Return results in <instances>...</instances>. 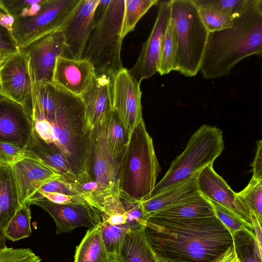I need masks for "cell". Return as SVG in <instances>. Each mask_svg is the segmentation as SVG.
Instances as JSON below:
<instances>
[{"label":"cell","instance_id":"277c9868","mask_svg":"<svg viewBox=\"0 0 262 262\" xmlns=\"http://www.w3.org/2000/svg\"><path fill=\"white\" fill-rule=\"evenodd\" d=\"M124 9V0H100L96 9L82 58L93 64L97 75L113 77L124 68L121 58Z\"/></svg>","mask_w":262,"mask_h":262},{"label":"cell","instance_id":"ba28073f","mask_svg":"<svg viewBox=\"0 0 262 262\" xmlns=\"http://www.w3.org/2000/svg\"><path fill=\"white\" fill-rule=\"evenodd\" d=\"M80 0H42L34 16L14 18L12 34L19 48L60 30Z\"/></svg>","mask_w":262,"mask_h":262},{"label":"cell","instance_id":"9a60e30c","mask_svg":"<svg viewBox=\"0 0 262 262\" xmlns=\"http://www.w3.org/2000/svg\"><path fill=\"white\" fill-rule=\"evenodd\" d=\"M100 0H80L60 30L65 39L66 49L63 56L82 58L91 32L96 9Z\"/></svg>","mask_w":262,"mask_h":262},{"label":"cell","instance_id":"9c48e42d","mask_svg":"<svg viewBox=\"0 0 262 262\" xmlns=\"http://www.w3.org/2000/svg\"><path fill=\"white\" fill-rule=\"evenodd\" d=\"M103 123L97 124L88 134V172L98 183L104 196H120L118 182L120 160H114L111 155Z\"/></svg>","mask_w":262,"mask_h":262},{"label":"cell","instance_id":"f907efd6","mask_svg":"<svg viewBox=\"0 0 262 262\" xmlns=\"http://www.w3.org/2000/svg\"><path fill=\"white\" fill-rule=\"evenodd\" d=\"M5 57L0 54V63L4 59Z\"/></svg>","mask_w":262,"mask_h":262},{"label":"cell","instance_id":"ab89813d","mask_svg":"<svg viewBox=\"0 0 262 262\" xmlns=\"http://www.w3.org/2000/svg\"><path fill=\"white\" fill-rule=\"evenodd\" d=\"M43 198L54 203L58 204H90L83 198L72 196L55 192H46L38 190L27 203L32 200Z\"/></svg>","mask_w":262,"mask_h":262},{"label":"cell","instance_id":"4fadbf2b","mask_svg":"<svg viewBox=\"0 0 262 262\" xmlns=\"http://www.w3.org/2000/svg\"><path fill=\"white\" fill-rule=\"evenodd\" d=\"M158 3V14L151 32L142 45L136 62L128 70L130 75L139 84L158 72L162 39L169 22L170 0Z\"/></svg>","mask_w":262,"mask_h":262},{"label":"cell","instance_id":"ffe728a7","mask_svg":"<svg viewBox=\"0 0 262 262\" xmlns=\"http://www.w3.org/2000/svg\"><path fill=\"white\" fill-rule=\"evenodd\" d=\"M33 132L32 120L26 107L0 96V141L26 147Z\"/></svg>","mask_w":262,"mask_h":262},{"label":"cell","instance_id":"f1b7e54d","mask_svg":"<svg viewBox=\"0 0 262 262\" xmlns=\"http://www.w3.org/2000/svg\"><path fill=\"white\" fill-rule=\"evenodd\" d=\"M29 206L26 204L21 205L0 232L6 239L15 242L31 235V212Z\"/></svg>","mask_w":262,"mask_h":262},{"label":"cell","instance_id":"7a4b0ae2","mask_svg":"<svg viewBox=\"0 0 262 262\" xmlns=\"http://www.w3.org/2000/svg\"><path fill=\"white\" fill-rule=\"evenodd\" d=\"M145 232L161 262H213L233 244L215 215L189 219L148 216Z\"/></svg>","mask_w":262,"mask_h":262},{"label":"cell","instance_id":"f6af8a7d","mask_svg":"<svg viewBox=\"0 0 262 262\" xmlns=\"http://www.w3.org/2000/svg\"><path fill=\"white\" fill-rule=\"evenodd\" d=\"M249 213L250 215L251 222L253 227V232L255 235L259 249L261 252V225L259 224L256 216L251 211H249Z\"/></svg>","mask_w":262,"mask_h":262},{"label":"cell","instance_id":"8d00e7d4","mask_svg":"<svg viewBox=\"0 0 262 262\" xmlns=\"http://www.w3.org/2000/svg\"><path fill=\"white\" fill-rule=\"evenodd\" d=\"M32 152L18 144L0 141V164L12 166L27 157Z\"/></svg>","mask_w":262,"mask_h":262},{"label":"cell","instance_id":"d4e9b609","mask_svg":"<svg viewBox=\"0 0 262 262\" xmlns=\"http://www.w3.org/2000/svg\"><path fill=\"white\" fill-rule=\"evenodd\" d=\"M20 206L11 167L0 165V232Z\"/></svg>","mask_w":262,"mask_h":262},{"label":"cell","instance_id":"ac0fdd59","mask_svg":"<svg viewBox=\"0 0 262 262\" xmlns=\"http://www.w3.org/2000/svg\"><path fill=\"white\" fill-rule=\"evenodd\" d=\"M93 64L86 59L57 57L52 84L56 88L80 97L95 76Z\"/></svg>","mask_w":262,"mask_h":262},{"label":"cell","instance_id":"83f0119b","mask_svg":"<svg viewBox=\"0 0 262 262\" xmlns=\"http://www.w3.org/2000/svg\"><path fill=\"white\" fill-rule=\"evenodd\" d=\"M231 234L233 246L240 262H261V252L253 231L247 229Z\"/></svg>","mask_w":262,"mask_h":262},{"label":"cell","instance_id":"484cf974","mask_svg":"<svg viewBox=\"0 0 262 262\" xmlns=\"http://www.w3.org/2000/svg\"><path fill=\"white\" fill-rule=\"evenodd\" d=\"M100 224L87 231L76 248L74 262H113L114 260V257L105 249Z\"/></svg>","mask_w":262,"mask_h":262},{"label":"cell","instance_id":"3957f363","mask_svg":"<svg viewBox=\"0 0 262 262\" xmlns=\"http://www.w3.org/2000/svg\"><path fill=\"white\" fill-rule=\"evenodd\" d=\"M254 55L262 56V0L234 17L231 28L209 33L200 71L207 79L226 76Z\"/></svg>","mask_w":262,"mask_h":262},{"label":"cell","instance_id":"5b68a950","mask_svg":"<svg viewBox=\"0 0 262 262\" xmlns=\"http://www.w3.org/2000/svg\"><path fill=\"white\" fill-rule=\"evenodd\" d=\"M160 170L152 139L143 120L128 138L121 156L118 175L120 195L141 202L148 200Z\"/></svg>","mask_w":262,"mask_h":262},{"label":"cell","instance_id":"ee69618b","mask_svg":"<svg viewBox=\"0 0 262 262\" xmlns=\"http://www.w3.org/2000/svg\"><path fill=\"white\" fill-rule=\"evenodd\" d=\"M252 177L255 179H262V141L257 142L255 155L251 164Z\"/></svg>","mask_w":262,"mask_h":262},{"label":"cell","instance_id":"603a6c76","mask_svg":"<svg viewBox=\"0 0 262 262\" xmlns=\"http://www.w3.org/2000/svg\"><path fill=\"white\" fill-rule=\"evenodd\" d=\"M214 215L215 213L210 201L198 192L172 206L151 213L147 216L189 219Z\"/></svg>","mask_w":262,"mask_h":262},{"label":"cell","instance_id":"6da1fadb","mask_svg":"<svg viewBox=\"0 0 262 262\" xmlns=\"http://www.w3.org/2000/svg\"><path fill=\"white\" fill-rule=\"evenodd\" d=\"M25 107L34 131L58 148L73 172L87 171L88 135L83 132L84 107L80 98L52 83H33L31 99Z\"/></svg>","mask_w":262,"mask_h":262},{"label":"cell","instance_id":"52a82bcc","mask_svg":"<svg viewBox=\"0 0 262 262\" xmlns=\"http://www.w3.org/2000/svg\"><path fill=\"white\" fill-rule=\"evenodd\" d=\"M222 130L202 125L189 139L183 151L171 162L165 176L155 186L150 198L156 196L213 164L224 148Z\"/></svg>","mask_w":262,"mask_h":262},{"label":"cell","instance_id":"f546056e","mask_svg":"<svg viewBox=\"0 0 262 262\" xmlns=\"http://www.w3.org/2000/svg\"><path fill=\"white\" fill-rule=\"evenodd\" d=\"M158 0H124L122 34L123 38L133 31L141 17Z\"/></svg>","mask_w":262,"mask_h":262},{"label":"cell","instance_id":"7bdbcfd3","mask_svg":"<svg viewBox=\"0 0 262 262\" xmlns=\"http://www.w3.org/2000/svg\"><path fill=\"white\" fill-rule=\"evenodd\" d=\"M38 190L46 192H55L72 196H79L74 190L72 183L66 181L62 178L45 184Z\"/></svg>","mask_w":262,"mask_h":262},{"label":"cell","instance_id":"60d3db41","mask_svg":"<svg viewBox=\"0 0 262 262\" xmlns=\"http://www.w3.org/2000/svg\"><path fill=\"white\" fill-rule=\"evenodd\" d=\"M103 221L110 216L118 214H126V211L120 196L108 195L105 196L102 204Z\"/></svg>","mask_w":262,"mask_h":262},{"label":"cell","instance_id":"d6986e66","mask_svg":"<svg viewBox=\"0 0 262 262\" xmlns=\"http://www.w3.org/2000/svg\"><path fill=\"white\" fill-rule=\"evenodd\" d=\"M199 192L206 198L213 201L235 213L251 224L250 213L223 178L214 170L213 164L203 168L197 178Z\"/></svg>","mask_w":262,"mask_h":262},{"label":"cell","instance_id":"4dcf8cb0","mask_svg":"<svg viewBox=\"0 0 262 262\" xmlns=\"http://www.w3.org/2000/svg\"><path fill=\"white\" fill-rule=\"evenodd\" d=\"M170 20V19H169ZM177 49L171 26L169 22L161 44L158 72L163 75L177 71Z\"/></svg>","mask_w":262,"mask_h":262},{"label":"cell","instance_id":"e575fe53","mask_svg":"<svg viewBox=\"0 0 262 262\" xmlns=\"http://www.w3.org/2000/svg\"><path fill=\"white\" fill-rule=\"evenodd\" d=\"M101 236L107 252L114 257L117 253L123 238L128 230L125 224L113 225L107 221L100 224Z\"/></svg>","mask_w":262,"mask_h":262},{"label":"cell","instance_id":"7dc6e473","mask_svg":"<svg viewBox=\"0 0 262 262\" xmlns=\"http://www.w3.org/2000/svg\"><path fill=\"white\" fill-rule=\"evenodd\" d=\"M213 262H240L233 245Z\"/></svg>","mask_w":262,"mask_h":262},{"label":"cell","instance_id":"bcb514c9","mask_svg":"<svg viewBox=\"0 0 262 262\" xmlns=\"http://www.w3.org/2000/svg\"><path fill=\"white\" fill-rule=\"evenodd\" d=\"M14 18L0 6V25L12 34Z\"/></svg>","mask_w":262,"mask_h":262},{"label":"cell","instance_id":"816d5d0a","mask_svg":"<svg viewBox=\"0 0 262 262\" xmlns=\"http://www.w3.org/2000/svg\"><path fill=\"white\" fill-rule=\"evenodd\" d=\"M113 262H117V261L114 260Z\"/></svg>","mask_w":262,"mask_h":262},{"label":"cell","instance_id":"2e32d148","mask_svg":"<svg viewBox=\"0 0 262 262\" xmlns=\"http://www.w3.org/2000/svg\"><path fill=\"white\" fill-rule=\"evenodd\" d=\"M20 205L26 204L39 189L62 176L33 153L11 166Z\"/></svg>","mask_w":262,"mask_h":262},{"label":"cell","instance_id":"5bb4252c","mask_svg":"<svg viewBox=\"0 0 262 262\" xmlns=\"http://www.w3.org/2000/svg\"><path fill=\"white\" fill-rule=\"evenodd\" d=\"M27 204L37 205L49 213L55 223L56 234L70 232L79 227L91 229L103 220L102 212L90 204H58L43 198Z\"/></svg>","mask_w":262,"mask_h":262},{"label":"cell","instance_id":"7c38bea8","mask_svg":"<svg viewBox=\"0 0 262 262\" xmlns=\"http://www.w3.org/2000/svg\"><path fill=\"white\" fill-rule=\"evenodd\" d=\"M33 84L26 55L18 51L0 63V96L26 107L32 97Z\"/></svg>","mask_w":262,"mask_h":262},{"label":"cell","instance_id":"1f68e13d","mask_svg":"<svg viewBox=\"0 0 262 262\" xmlns=\"http://www.w3.org/2000/svg\"><path fill=\"white\" fill-rule=\"evenodd\" d=\"M236 195L246 209L256 216L259 224L262 222V179L251 178L248 184Z\"/></svg>","mask_w":262,"mask_h":262},{"label":"cell","instance_id":"30bf717a","mask_svg":"<svg viewBox=\"0 0 262 262\" xmlns=\"http://www.w3.org/2000/svg\"><path fill=\"white\" fill-rule=\"evenodd\" d=\"M66 49L61 30L46 35L19 51L27 58L32 83H51L56 61Z\"/></svg>","mask_w":262,"mask_h":262},{"label":"cell","instance_id":"44dd1931","mask_svg":"<svg viewBox=\"0 0 262 262\" xmlns=\"http://www.w3.org/2000/svg\"><path fill=\"white\" fill-rule=\"evenodd\" d=\"M114 260L117 262H157L147 239L145 226L126 232Z\"/></svg>","mask_w":262,"mask_h":262},{"label":"cell","instance_id":"4316f807","mask_svg":"<svg viewBox=\"0 0 262 262\" xmlns=\"http://www.w3.org/2000/svg\"><path fill=\"white\" fill-rule=\"evenodd\" d=\"M103 124L111 155L114 160H120L128 137L121 120L115 110H112L108 114Z\"/></svg>","mask_w":262,"mask_h":262},{"label":"cell","instance_id":"8fae6325","mask_svg":"<svg viewBox=\"0 0 262 262\" xmlns=\"http://www.w3.org/2000/svg\"><path fill=\"white\" fill-rule=\"evenodd\" d=\"M113 110L118 114L128 135L143 120L140 84L124 68L112 77Z\"/></svg>","mask_w":262,"mask_h":262},{"label":"cell","instance_id":"681fc988","mask_svg":"<svg viewBox=\"0 0 262 262\" xmlns=\"http://www.w3.org/2000/svg\"><path fill=\"white\" fill-rule=\"evenodd\" d=\"M6 238L0 233V250L6 247Z\"/></svg>","mask_w":262,"mask_h":262},{"label":"cell","instance_id":"c3c4849f","mask_svg":"<svg viewBox=\"0 0 262 262\" xmlns=\"http://www.w3.org/2000/svg\"><path fill=\"white\" fill-rule=\"evenodd\" d=\"M126 220V214H118L108 217L105 221L113 225H120L125 224Z\"/></svg>","mask_w":262,"mask_h":262},{"label":"cell","instance_id":"7402d4cb","mask_svg":"<svg viewBox=\"0 0 262 262\" xmlns=\"http://www.w3.org/2000/svg\"><path fill=\"white\" fill-rule=\"evenodd\" d=\"M200 172L162 193L142 202V206L147 217L151 213L172 206L197 193L199 192L197 178Z\"/></svg>","mask_w":262,"mask_h":262},{"label":"cell","instance_id":"e0dca14e","mask_svg":"<svg viewBox=\"0 0 262 262\" xmlns=\"http://www.w3.org/2000/svg\"><path fill=\"white\" fill-rule=\"evenodd\" d=\"M80 98L84 107L83 132L88 135L113 110L112 77L96 75Z\"/></svg>","mask_w":262,"mask_h":262},{"label":"cell","instance_id":"d590c367","mask_svg":"<svg viewBox=\"0 0 262 262\" xmlns=\"http://www.w3.org/2000/svg\"><path fill=\"white\" fill-rule=\"evenodd\" d=\"M210 201L213 207L215 215L231 233L247 229L253 231L251 224L248 223L225 207L213 201Z\"/></svg>","mask_w":262,"mask_h":262},{"label":"cell","instance_id":"8992f818","mask_svg":"<svg viewBox=\"0 0 262 262\" xmlns=\"http://www.w3.org/2000/svg\"><path fill=\"white\" fill-rule=\"evenodd\" d=\"M169 23L176 45L177 71L193 77L200 71L209 32L192 0H170Z\"/></svg>","mask_w":262,"mask_h":262},{"label":"cell","instance_id":"d6a6232c","mask_svg":"<svg viewBox=\"0 0 262 262\" xmlns=\"http://www.w3.org/2000/svg\"><path fill=\"white\" fill-rule=\"evenodd\" d=\"M197 5L208 6L233 18L238 17L256 5L259 0H192Z\"/></svg>","mask_w":262,"mask_h":262},{"label":"cell","instance_id":"74e56055","mask_svg":"<svg viewBox=\"0 0 262 262\" xmlns=\"http://www.w3.org/2000/svg\"><path fill=\"white\" fill-rule=\"evenodd\" d=\"M120 197L126 211L127 220L125 224L128 230L142 225L145 226L147 215L144 212L142 202L132 200L123 195H120Z\"/></svg>","mask_w":262,"mask_h":262},{"label":"cell","instance_id":"836d02e7","mask_svg":"<svg viewBox=\"0 0 262 262\" xmlns=\"http://www.w3.org/2000/svg\"><path fill=\"white\" fill-rule=\"evenodd\" d=\"M195 5L209 32L222 30L232 26L234 23L232 16L210 7Z\"/></svg>","mask_w":262,"mask_h":262},{"label":"cell","instance_id":"cb8c5ba5","mask_svg":"<svg viewBox=\"0 0 262 262\" xmlns=\"http://www.w3.org/2000/svg\"><path fill=\"white\" fill-rule=\"evenodd\" d=\"M26 148L56 170L66 181L72 183L76 179L77 175L71 170L66 158L58 148L43 141L34 130Z\"/></svg>","mask_w":262,"mask_h":262},{"label":"cell","instance_id":"f35d334b","mask_svg":"<svg viewBox=\"0 0 262 262\" xmlns=\"http://www.w3.org/2000/svg\"><path fill=\"white\" fill-rule=\"evenodd\" d=\"M41 258L29 248L7 247L0 250V262H40Z\"/></svg>","mask_w":262,"mask_h":262},{"label":"cell","instance_id":"f5cc1de1","mask_svg":"<svg viewBox=\"0 0 262 262\" xmlns=\"http://www.w3.org/2000/svg\"><path fill=\"white\" fill-rule=\"evenodd\" d=\"M157 262H161V261H159V260H157Z\"/></svg>","mask_w":262,"mask_h":262},{"label":"cell","instance_id":"b9f144b4","mask_svg":"<svg viewBox=\"0 0 262 262\" xmlns=\"http://www.w3.org/2000/svg\"><path fill=\"white\" fill-rule=\"evenodd\" d=\"M18 51L13 34L0 25V54L5 58Z\"/></svg>","mask_w":262,"mask_h":262}]
</instances>
